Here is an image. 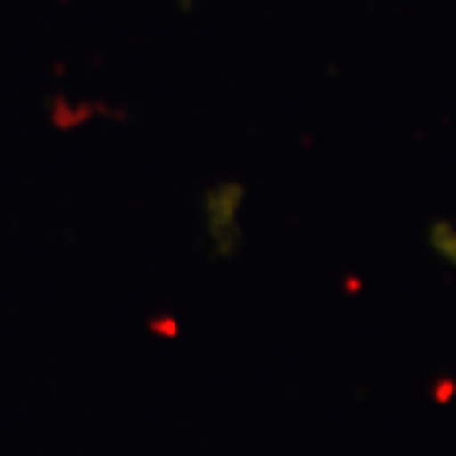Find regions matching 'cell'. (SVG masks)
I'll list each match as a JSON object with an SVG mask.
<instances>
[{
    "label": "cell",
    "mask_w": 456,
    "mask_h": 456,
    "mask_svg": "<svg viewBox=\"0 0 456 456\" xmlns=\"http://www.w3.org/2000/svg\"><path fill=\"white\" fill-rule=\"evenodd\" d=\"M427 246L430 252L448 267H456V225L448 220H436L427 232Z\"/></svg>",
    "instance_id": "1"
}]
</instances>
